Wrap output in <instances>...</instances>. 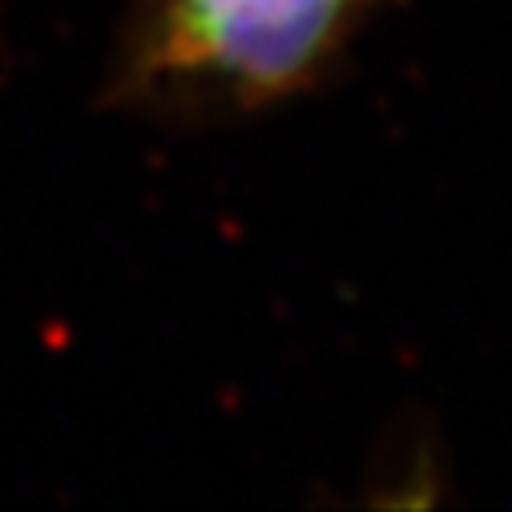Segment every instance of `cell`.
Masks as SVG:
<instances>
[{"mask_svg":"<svg viewBox=\"0 0 512 512\" xmlns=\"http://www.w3.org/2000/svg\"><path fill=\"white\" fill-rule=\"evenodd\" d=\"M363 0H134L121 89L162 105L259 109L339 57Z\"/></svg>","mask_w":512,"mask_h":512,"instance_id":"obj_1","label":"cell"}]
</instances>
